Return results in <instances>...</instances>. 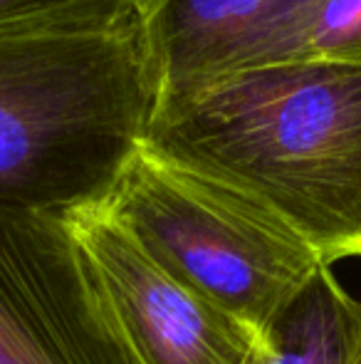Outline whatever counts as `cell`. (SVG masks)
Returning a JSON list of instances; mask_svg holds the SVG:
<instances>
[{
	"mask_svg": "<svg viewBox=\"0 0 361 364\" xmlns=\"http://www.w3.org/2000/svg\"><path fill=\"white\" fill-rule=\"evenodd\" d=\"M144 146L250 201L327 265L361 258V65L221 77L154 105Z\"/></svg>",
	"mask_w": 361,
	"mask_h": 364,
	"instance_id": "cell-1",
	"label": "cell"
},
{
	"mask_svg": "<svg viewBox=\"0 0 361 364\" xmlns=\"http://www.w3.org/2000/svg\"><path fill=\"white\" fill-rule=\"evenodd\" d=\"M151 109L136 18L0 30V206L72 216L106 203Z\"/></svg>",
	"mask_w": 361,
	"mask_h": 364,
	"instance_id": "cell-2",
	"label": "cell"
},
{
	"mask_svg": "<svg viewBox=\"0 0 361 364\" xmlns=\"http://www.w3.org/2000/svg\"><path fill=\"white\" fill-rule=\"evenodd\" d=\"M104 208L171 278L257 337L327 265L287 225L146 146Z\"/></svg>",
	"mask_w": 361,
	"mask_h": 364,
	"instance_id": "cell-3",
	"label": "cell"
},
{
	"mask_svg": "<svg viewBox=\"0 0 361 364\" xmlns=\"http://www.w3.org/2000/svg\"><path fill=\"white\" fill-rule=\"evenodd\" d=\"M0 364H139L67 216L0 206Z\"/></svg>",
	"mask_w": 361,
	"mask_h": 364,
	"instance_id": "cell-4",
	"label": "cell"
},
{
	"mask_svg": "<svg viewBox=\"0 0 361 364\" xmlns=\"http://www.w3.org/2000/svg\"><path fill=\"white\" fill-rule=\"evenodd\" d=\"M139 364H255L260 337L171 278L104 203L67 216Z\"/></svg>",
	"mask_w": 361,
	"mask_h": 364,
	"instance_id": "cell-5",
	"label": "cell"
},
{
	"mask_svg": "<svg viewBox=\"0 0 361 364\" xmlns=\"http://www.w3.org/2000/svg\"><path fill=\"white\" fill-rule=\"evenodd\" d=\"M312 0H136L154 105L243 70L287 63Z\"/></svg>",
	"mask_w": 361,
	"mask_h": 364,
	"instance_id": "cell-6",
	"label": "cell"
},
{
	"mask_svg": "<svg viewBox=\"0 0 361 364\" xmlns=\"http://www.w3.org/2000/svg\"><path fill=\"white\" fill-rule=\"evenodd\" d=\"M361 302L324 265L260 337L255 364H349Z\"/></svg>",
	"mask_w": 361,
	"mask_h": 364,
	"instance_id": "cell-7",
	"label": "cell"
},
{
	"mask_svg": "<svg viewBox=\"0 0 361 364\" xmlns=\"http://www.w3.org/2000/svg\"><path fill=\"white\" fill-rule=\"evenodd\" d=\"M361 65V0H312L289 40L287 63Z\"/></svg>",
	"mask_w": 361,
	"mask_h": 364,
	"instance_id": "cell-8",
	"label": "cell"
},
{
	"mask_svg": "<svg viewBox=\"0 0 361 364\" xmlns=\"http://www.w3.org/2000/svg\"><path fill=\"white\" fill-rule=\"evenodd\" d=\"M136 18V0H0V30L119 25Z\"/></svg>",
	"mask_w": 361,
	"mask_h": 364,
	"instance_id": "cell-9",
	"label": "cell"
},
{
	"mask_svg": "<svg viewBox=\"0 0 361 364\" xmlns=\"http://www.w3.org/2000/svg\"><path fill=\"white\" fill-rule=\"evenodd\" d=\"M349 364H361V335L357 340V347H354V355H352V362Z\"/></svg>",
	"mask_w": 361,
	"mask_h": 364,
	"instance_id": "cell-10",
	"label": "cell"
}]
</instances>
